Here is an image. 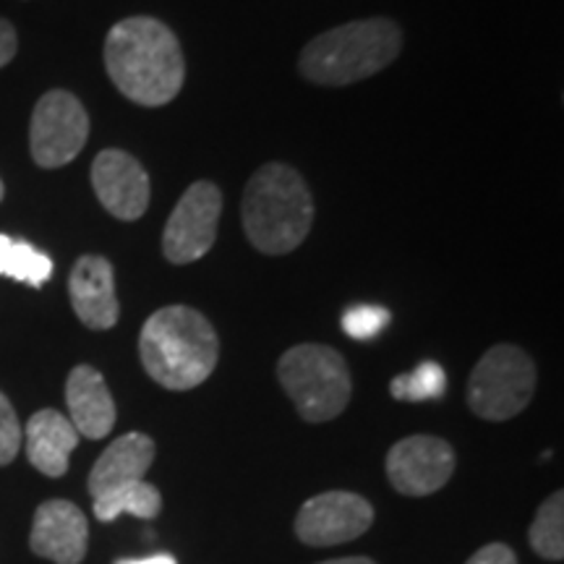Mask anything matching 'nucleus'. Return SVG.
Masks as SVG:
<instances>
[{
	"label": "nucleus",
	"instance_id": "nucleus-1",
	"mask_svg": "<svg viewBox=\"0 0 564 564\" xmlns=\"http://www.w3.org/2000/svg\"><path fill=\"white\" fill-rule=\"evenodd\" d=\"M105 68L123 97L144 108L173 102L186 79L181 42L165 21L129 17L105 37Z\"/></svg>",
	"mask_w": 564,
	"mask_h": 564
},
{
	"label": "nucleus",
	"instance_id": "nucleus-2",
	"mask_svg": "<svg viewBox=\"0 0 564 564\" xmlns=\"http://www.w3.org/2000/svg\"><path fill=\"white\" fill-rule=\"evenodd\" d=\"M139 356L150 377L173 392L207 382L220 358V340L207 316L192 306H165L144 322Z\"/></svg>",
	"mask_w": 564,
	"mask_h": 564
},
{
	"label": "nucleus",
	"instance_id": "nucleus-3",
	"mask_svg": "<svg viewBox=\"0 0 564 564\" xmlns=\"http://www.w3.org/2000/svg\"><path fill=\"white\" fill-rule=\"evenodd\" d=\"M241 212L253 249L282 257L306 241L314 223V199L295 167L267 162L246 183Z\"/></svg>",
	"mask_w": 564,
	"mask_h": 564
},
{
	"label": "nucleus",
	"instance_id": "nucleus-4",
	"mask_svg": "<svg viewBox=\"0 0 564 564\" xmlns=\"http://www.w3.org/2000/svg\"><path fill=\"white\" fill-rule=\"evenodd\" d=\"M403 51V30L392 19H361L322 32L301 51L303 79L322 87H348L384 70Z\"/></svg>",
	"mask_w": 564,
	"mask_h": 564
},
{
	"label": "nucleus",
	"instance_id": "nucleus-5",
	"mask_svg": "<svg viewBox=\"0 0 564 564\" xmlns=\"http://www.w3.org/2000/svg\"><path fill=\"white\" fill-rule=\"evenodd\" d=\"M278 379L303 421L324 423L350 403V373L345 358L329 345L303 343L278 361Z\"/></svg>",
	"mask_w": 564,
	"mask_h": 564
},
{
	"label": "nucleus",
	"instance_id": "nucleus-6",
	"mask_svg": "<svg viewBox=\"0 0 564 564\" xmlns=\"http://www.w3.org/2000/svg\"><path fill=\"white\" fill-rule=\"evenodd\" d=\"M535 379V364L523 348L494 345L468 379L470 411L486 421H510L533 400Z\"/></svg>",
	"mask_w": 564,
	"mask_h": 564
},
{
	"label": "nucleus",
	"instance_id": "nucleus-7",
	"mask_svg": "<svg viewBox=\"0 0 564 564\" xmlns=\"http://www.w3.org/2000/svg\"><path fill=\"white\" fill-rule=\"evenodd\" d=\"M89 139V116L66 89H53L34 105L30 123L32 160L40 167H63L79 158Z\"/></svg>",
	"mask_w": 564,
	"mask_h": 564
},
{
	"label": "nucleus",
	"instance_id": "nucleus-8",
	"mask_svg": "<svg viewBox=\"0 0 564 564\" xmlns=\"http://www.w3.org/2000/svg\"><path fill=\"white\" fill-rule=\"evenodd\" d=\"M223 194L212 181H196L175 204L162 232V253L171 264L199 262L217 241Z\"/></svg>",
	"mask_w": 564,
	"mask_h": 564
},
{
	"label": "nucleus",
	"instance_id": "nucleus-9",
	"mask_svg": "<svg viewBox=\"0 0 564 564\" xmlns=\"http://www.w3.org/2000/svg\"><path fill=\"white\" fill-rule=\"evenodd\" d=\"M373 523L369 499L352 491H324L303 502L295 533L306 546H337L356 541Z\"/></svg>",
	"mask_w": 564,
	"mask_h": 564
},
{
	"label": "nucleus",
	"instance_id": "nucleus-10",
	"mask_svg": "<svg viewBox=\"0 0 564 564\" xmlns=\"http://www.w3.org/2000/svg\"><path fill=\"white\" fill-rule=\"evenodd\" d=\"M455 474V453L440 436L415 434L387 453V478L405 497H429Z\"/></svg>",
	"mask_w": 564,
	"mask_h": 564
},
{
	"label": "nucleus",
	"instance_id": "nucleus-11",
	"mask_svg": "<svg viewBox=\"0 0 564 564\" xmlns=\"http://www.w3.org/2000/svg\"><path fill=\"white\" fill-rule=\"evenodd\" d=\"M91 188L112 217L133 223L150 209V175L123 150H102L91 162Z\"/></svg>",
	"mask_w": 564,
	"mask_h": 564
},
{
	"label": "nucleus",
	"instance_id": "nucleus-12",
	"mask_svg": "<svg viewBox=\"0 0 564 564\" xmlns=\"http://www.w3.org/2000/svg\"><path fill=\"white\" fill-rule=\"evenodd\" d=\"M32 552L55 564H82L89 546V523L74 502L47 499L34 512Z\"/></svg>",
	"mask_w": 564,
	"mask_h": 564
},
{
	"label": "nucleus",
	"instance_id": "nucleus-13",
	"mask_svg": "<svg viewBox=\"0 0 564 564\" xmlns=\"http://www.w3.org/2000/svg\"><path fill=\"white\" fill-rule=\"evenodd\" d=\"M70 306L84 327L110 329L121 319V303L116 295L112 264L97 253H84L76 259L68 278Z\"/></svg>",
	"mask_w": 564,
	"mask_h": 564
},
{
	"label": "nucleus",
	"instance_id": "nucleus-14",
	"mask_svg": "<svg viewBox=\"0 0 564 564\" xmlns=\"http://www.w3.org/2000/svg\"><path fill=\"white\" fill-rule=\"evenodd\" d=\"M66 405L68 421L79 436L87 440H102L116 426V400L108 390V382L95 366H76L66 379Z\"/></svg>",
	"mask_w": 564,
	"mask_h": 564
},
{
	"label": "nucleus",
	"instance_id": "nucleus-15",
	"mask_svg": "<svg viewBox=\"0 0 564 564\" xmlns=\"http://www.w3.org/2000/svg\"><path fill=\"white\" fill-rule=\"evenodd\" d=\"M154 442L141 432H129L118 436L105 453L97 457L95 468L89 474V494L91 499L105 491L118 489V486L144 481L147 470L154 460Z\"/></svg>",
	"mask_w": 564,
	"mask_h": 564
},
{
	"label": "nucleus",
	"instance_id": "nucleus-16",
	"mask_svg": "<svg viewBox=\"0 0 564 564\" xmlns=\"http://www.w3.org/2000/svg\"><path fill=\"white\" fill-rule=\"evenodd\" d=\"M26 457L40 474L47 478H61L68 470V457L79 444V432L68 415L53 408L37 411L26 423Z\"/></svg>",
	"mask_w": 564,
	"mask_h": 564
},
{
	"label": "nucleus",
	"instance_id": "nucleus-17",
	"mask_svg": "<svg viewBox=\"0 0 564 564\" xmlns=\"http://www.w3.org/2000/svg\"><path fill=\"white\" fill-rule=\"evenodd\" d=\"M162 510V494L158 486L147 481H133L118 489L105 491L100 497H95V518L102 523H112L121 514H137L141 520L158 518Z\"/></svg>",
	"mask_w": 564,
	"mask_h": 564
},
{
	"label": "nucleus",
	"instance_id": "nucleus-18",
	"mask_svg": "<svg viewBox=\"0 0 564 564\" xmlns=\"http://www.w3.org/2000/svg\"><path fill=\"white\" fill-rule=\"evenodd\" d=\"M53 259L45 251L34 249L30 241L0 232V278L42 288L53 278Z\"/></svg>",
	"mask_w": 564,
	"mask_h": 564
},
{
	"label": "nucleus",
	"instance_id": "nucleus-19",
	"mask_svg": "<svg viewBox=\"0 0 564 564\" xmlns=\"http://www.w3.org/2000/svg\"><path fill=\"white\" fill-rule=\"evenodd\" d=\"M531 546L544 560L560 562L564 556V494L554 491L535 512L531 525Z\"/></svg>",
	"mask_w": 564,
	"mask_h": 564
},
{
	"label": "nucleus",
	"instance_id": "nucleus-20",
	"mask_svg": "<svg viewBox=\"0 0 564 564\" xmlns=\"http://www.w3.org/2000/svg\"><path fill=\"white\" fill-rule=\"evenodd\" d=\"M447 390V373L436 361H423L411 373H400L392 379L390 392L394 400L403 403H423V400H440Z\"/></svg>",
	"mask_w": 564,
	"mask_h": 564
},
{
	"label": "nucleus",
	"instance_id": "nucleus-21",
	"mask_svg": "<svg viewBox=\"0 0 564 564\" xmlns=\"http://www.w3.org/2000/svg\"><path fill=\"white\" fill-rule=\"evenodd\" d=\"M390 319L392 316L384 306L361 303V306H352L343 314V333L352 337V340H373L379 333H384Z\"/></svg>",
	"mask_w": 564,
	"mask_h": 564
},
{
	"label": "nucleus",
	"instance_id": "nucleus-22",
	"mask_svg": "<svg viewBox=\"0 0 564 564\" xmlns=\"http://www.w3.org/2000/svg\"><path fill=\"white\" fill-rule=\"evenodd\" d=\"M21 440H24V432H21L19 415L13 411L11 400L0 392V465H11L17 460Z\"/></svg>",
	"mask_w": 564,
	"mask_h": 564
},
{
	"label": "nucleus",
	"instance_id": "nucleus-23",
	"mask_svg": "<svg viewBox=\"0 0 564 564\" xmlns=\"http://www.w3.org/2000/svg\"><path fill=\"white\" fill-rule=\"evenodd\" d=\"M465 564H518V560H514V552L510 546L489 544V546L478 549V552L470 556Z\"/></svg>",
	"mask_w": 564,
	"mask_h": 564
},
{
	"label": "nucleus",
	"instance_id": "nucleus-24",
	"mask_svg": "<svg viewBox=\"0 0 564 564\" xmlns=\"http://www.w3.org/2000/svg\"><path fill=\"white\" fill-rule=\"evenodd\" d=\"M19 51V37H17V30H13L11 21L0 19V68L9 66L13 61V55Z\"/></svg>",
	"mask_w": 564,
	"mask_h": 564
},
{
	"label": "nucleus",
	"instance_id": "nucleus-25",
	"mask_svg": "<svg viewBox=\"0 0 564 564\" xmlns=\"http://www.w3.org/2000/svg\"><path fill=\"white\" fill-rule=\"evenodd\" d=\"M116 564H178V562H175L173 554L162 552V554H152V556H141V560H121Z\"/></svg>",
	"mask_w": 564,
	"mask_h": 564
},
{
	"label": "nucleus",
	"instance_id": "nucleus-26",
	"mask_svg": "<svg viewBox=\"0 0 564 564\" xmlns=\"http://www.w3.org/2000/svg\"><path fill=\"white\" fill-rule=\"evenodd\" d=\"M319 564H377V562L369 560V556H345V560H329Z\"/></svg>",
	"mask_w": 564,
	"mask_h": 564
},
{
	"label": "nucleus",
	"instance_id": "nucleus-27",
	"mask_svg": "<svg viewBox=\"0 0 564 564\" xmlns=\"http://www.w3.org/2000/svg\"><path fill=\"white\" fill-rule=\"evenodd\" d=\"M3 194H6V188H3V181H0V202H3Z\"/></svg>",
	"mask_w": 564,
	"mask_h": 564
}]
</instances>
